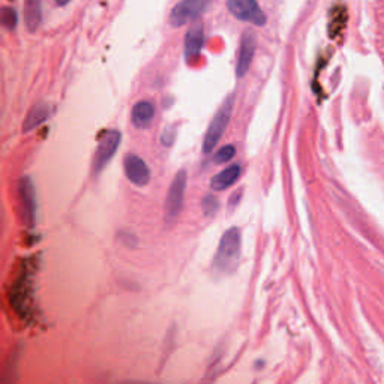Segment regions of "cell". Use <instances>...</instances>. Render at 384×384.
Here are the masks:
<instances>
[{
	"mask_svg": "<svg viewBox=\"0 0 384 384\" xmlns=\"http://www.w3.org/2000/svg\"><path fill=\"white\" fill-rule=\"evenodd\" d=\"M203 44H204V26L201 23H194L192 24L186 35H185V59L186 62H194L198 59L201 54V50H203Z\"/></svg>",
	"mask_w": 384,
	"mask_h": 384,
	"instance_id": "8fae6325",
	"label": "cell"
},
{
	"mask_svg": "<svg viewBox=\"0 0 384 384\" xmlns=\"http://www.w3.org/2000/svg\"><path fill=\"white\" fill-rule=\"evenodd\" d=\"M123 168L128 180L135 186H146L150 182V170L140 157L137 155H126L123 161Z\"/></svg>",
	"mask_w": 384,
	"mask_h": 384,
	"instance_id": "30bf717a",
	"label": "cell"
},
{
	"mask_svg": "<svg viewBox=\"0 0 384 384\" xmlns=\"http://www.w3.org/2000/svg\"><path fill=\"white\" fill-rule=\"evenodd\" d=\"M234 157H236V148L233 144H227V146H222V148L216 152L213 161L215 164H225L228 161H232Z\"/></svg>",
	"mask_w": 384,
	"mask_h": 384,
	"instance_id": "d6986e66",
	"label": "cell"
},
{
	"mask_svg": "<svg viewBox=\"0 0 384 384\" xmlns=\"http://www.w3.org/2000/svg\"><path fill=\"white\" fill-rule=\"evenodd\" d=\"M186 184H188L186 170L177 171L175 179L171 180V185L167 192L166 204H164V219H166V224L168 225H171L176 221L182 212V209H184Z\"/></svg>",
	"mask_w": 384,
	"mask_h": 384,
	"instance_id": "277c9868",
	"label": "cell"
},
{
	"mask_svg": "<svg viewBox=\"0 0 384 384\" xmlns=\"http://www.w3.org/2000/svg\"><path fill=\"white\" fill-rule=\"evenodd\" d=\"M18 367L17 363V356H11L9 358V362L6 363V368H5V374H3V384H14L17 376H15V369Z\"/></svg>",
	"mask_w": 384,
	"mask_h": 384,
	"instance_id": "ffe728a7",
	"label": "cell"
},
{
	"mask_svg": "<svg viewBox=\"0 0 384 384\" xmlns=\"http://www.w3.org/2000/svg\"><path fill=\"white\" fill-rule=\"evenodd\" d=\"M233 108H234V95H228L224 99L221 107L218 108V112L215 113L212 122H210V125L207 128V132L203 139V152L204 153H212L216 146L219 144V141H221L227 126H228V123H230Z\"/></svg>",
	"mask_w": 384,
	"mask_h": 384,
	"instance_id": "3957f363",
	"label": "cell"
},
{
	"mask_svg": "<svg viewBox=\"0 0 384 384\" xmlns=\"http://www.w3.org/2000/svg\"><path fill=\"white\" fill-rule=\"evenodd\" d=\"M155 105L149 101H139L131 112V122L137 128V130H148V128L152 125L153 119H155Z\"/></svg>",
	"mask_w": 384,
	"mask_h": 384,
	"instance_id": "4fadbf2b",
	"label": "cell"
},
{
	"mask_svg": "<svg viewBox=\"0 0 384 384\" xmlns=\"http://www.w3.org/2000/svg\"><path fill=\"white\" fill-rule=\"evenodd\" d=\"M241 175H242V167L239 164H232V166H228L227 168L219 171L218 175L212 177V180H210V189L215 192L225 191L239 180Z\"/></svg>",
	"mask_w": 384,
	"mask_h": 384,
	"instance_id": "7c38bea8",
	"label": "cell"
},
{
	"mask_svg": "<svg viewBox=\"0 0 384 384\" xmlns=\"http://www.w3.org/2000/svg\"><path fill=\"white\" fill-rule=\"evenodd\" d=\"M122 384H153V383H146V381H125Z\"/></svg>",
	"mask_w": 384,
	"mask_h": 384,
	"instance_id": "7402d4cb",
	"label": "cell"
},
{
	"mask_svg": "<svg viewBox=\"0 0 384 384\" xmlns=\"http://www.w3.org/2000/svg\"><path fill=\"white\" fill-rule=\"evenodd\" d=\"M0 21H2V26L5 29L14 30L18 23V14L15 11V8L3 6L2 11H0Z\"/></svg>",
	"mask_w": 384,
	"mask_h": 384,
	"instance_id": "e0dca14e",
	"label": "cell"
},
{
	"mask_svg": "<svg viewBox=\"0 0 384 384\" xmlns=\"http://www.w3.org/2000/svg\"><path fill=\"white\" fill-rule=\"evenodd\" d=\"M227 8L237 20L251 23L254 26H264L268 23V17L263 12L260 5L254 0H228Z\"/></svg>",
	"mask_w": 384,
	"mask_h": 384,
	"instance_id": "52a82bcc",
	"label": "cell"
},
{
	"mask_svg": "<svg viewBox=\"0 0 384 384\" xmlns=\"http://www.w3.org/2000/svg\"><path fill=\"white\" fill-rule=\"evenodd\" d=\"M121 140H122V134L117 130L107 131L104 132L103 137H101L98 148L95 150L94 162H92V170L95 176H98L99 173H103L104 168L108 166V162L113 159L119 149V144H121Z\"/></svg>",
	"mask_w": 384,
	"mask_h": 384,
	"instance_id": "5b68a950",
	"label": "cell"
},
{
	"mask_svg": "<svg viewBox=\"0 0 384 384\" xmlns=\"http://www.w3.org/2000/svg\"><path fill=\"white\" fill-rule=\"evenodd\" d=\"M347 21V11L345 6L338 5L332 9L331 12V24H329V35H331V38H336L340 32L344 29Z\"/></svg>",
	"mask_w": 384,
	"mask_h": 384,
	"instance_id": "2e32d148",
	"label": "cell"
},
{
	"mask_svg": "<svg viewBox=\"0 0 384 384\" xmlns=\"http://www.w3.org/2000/svg\"><path fill=\"white\" fill-rule=\"evenodd\" d=\"M33 272L29 269V264H26L11 288V306L14 313L26 322L33 317Z\"/></svg>",
	"mask_w": 384,
	"mask_h": 384,
	"instance_id": "7a4b0ae2",
	"label": "cell"
},
{
	"mask_svg": "<svg viewBox=\"0 0 384 384\" xmlns=\"http://www.w3.org/2000/svg\"><path fill=\"white\" fill-rule=\"evenodd\" d=\"M201 209L206 216H213L219 210V201L213 194H206L201 200Z\"/></svg>",
	"mask_w": 384,
	"mask_h": 384,
	"instance_id": "ac0fdd59",
	"label": "cell"
},
{
	"mask_svg": "<svg viewBox=\"0 0 384 384\" xmlns=\"http://www.w3.org/2000/svg\"><path fill=\"white\" fill-rule=\"evenodd\" d=\"M242 233L241 228L232 227L222 234L213 259V272L218 275H230L241 261Z\"/></svg>",
	"mask_w": 384,
	"mask_h": 384,
	"instance_id": "6da1fadb",
	"label": "cell"
},
{
	"mask_svg": "<svg viewBox=\"0 0 384 384\" xmlns=\"http://www.w3.org/2000/svg\"><path fill=\"white\" fill-rule=\"evenodd\" d=\"M50 113H51V110L47 103L35 104L24 119L23 132H30V131L36 130V128H40L42 123L49 121Z\"/></svg>",
	"mask_w": 384,
	"mask_h": 384,
	"instance_id": "5bb4252c",
	"label": "cell"
},
{
	"mask_svg": "<svg viewBox=\"0 0 384 384\" xmlns=\"http://www.w3.org/2000/svg\"><path fill=\"white\" fill-rule=\"evenodd\" d=\"M24 23L29 32L38 30L42 23V5L38 0H29L24 5Z\"/></svg>",
	"mask_w": 384,
	"mask_h": 384,
	"instance_id": "9a60e30c",
	"label": "cell"
},
{
	"mask_svg": "<svg viewBox=\"0 0 384 384\" xmlns=\"http://www.w3.org/2000/svg\"><path fill=\"white\" fill-rule=\"evenodd\" d=\"M210 6L207 0H184L173 6L170 12V24L173 27H180L198 20Z\"/></svg>",
	"mask_w": 384,
	"mask_h": 384,
	"instance_id": "8992f818",
	"label": "cell"
},
{
	"mask_svg": "<svg viewBox=\"0 0 384 384\" xmlns=\"http://www.w3.org/2000/svg\"><path fill=\"white\" fill-rule=\"evenodd\" d=\"M18 195H20V204L23 210V219L27 225H33L36 221V189L30 177H21L18 180Z\"/></svg>",
	"mask_w": 384,
	"mask_h": 384,
	"instance_id": "ba28073f",
	"label": "cell"
},
{
	"mask_svg": "<svg viewBox=\"0 0 384 384\" xmlns=\"http://www.w3.org/2000/svg\"><path fill=\"white\" fill-rule=\"evenodd\" d=\"M177 137V130L175 125H170L164 128V131L161 134V143L162 146H166V148H170V146L175 144Z\"/></svg>",
	"mask_w": 384,
	"mask_h": 384,
	"instance_id": "44dd1931",
	"label": "cell"
},
{
	"mask_svg": "<svg viewBox=\"0 0 384 384\" xmlns=\"http://www.w3.org/2000/svg\"><path fill=\"white\" fill-rule=\"evenodd\" d=\"M255 50H257V35L250 29L245 30L241 40L239 56H237V63H236L237 77H245L246 72L250 71V67L255 56Z\"/></svg>",
	"mask_w": 384,
	"mask_h": 384,
	"instance_id": "9c48e42d",
	"label": "cell"
}]
</instances>
